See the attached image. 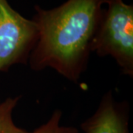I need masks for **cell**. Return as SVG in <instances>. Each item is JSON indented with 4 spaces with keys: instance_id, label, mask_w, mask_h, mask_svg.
Here are the masks:
<instances>
[{
    "instance_id": "1",
    "label": "cell",
    "mask_w": 133,
    "mask_h": 133,
    "mask_svg": "<svg viewBox=\"0 0 133 133\" xmlns=\"http://www.w3.org/2000/svg\"><path fill=\"white\" fill-rule=\"evenodd\" d=\"M108 0H67L51 10L36 7L38 38L28 64L35 71L51 68L78 82L90 59L91 43Z\"/></svg>"
},
{
    "instance_id": "2",
    "label": "cell",
    "mask_w": 133,
    "mask_h": 133,
    "mask_svg": "<svg viewBox=\"0 0 133 133\" xmlns=\"http://www.w3.org/2000/svg\"><path fill=\"white\" fill-rule=\"evenodd\" d=\"M91 43V51L110 56L123 73L133 77V6L123 0H108Z\"/></svg>"
},
{
    "instance_id": "3",
    "label": "cell",
    "mask_w": 133,
    "mask_h": 133,
    "mask_svg": "<svg viewBox=\"0 0 133 133\" xmlns=\"http://www.w3.org/2000/svg\"><path fill=\"white\" fill-rule=\"evenodd\" d=\"M37 38L36 22L0 0V73L16 64H28Z\"/></svg>"
},
{
    "instance_id": "4",
    "label": "cell",
    "mask_w": 133,
    "mask_h": 133,
    "mask_svg": "<svg viewBox=\"0 0 133 133\" xmlns=\"http://www.w3.org/2000/svg\"><path fill=\"white\" fill-rule=\"evenodd\" d=\"M84 133H129V107L115 99L112 91L100 101L95 113L81 124Z\"/></svg>"
},
{
    "instance_id": "5",
    "label": "cell",
    "mask_w": 133,
    "mask_h": 133,
    "mask_svg": "<svg viewBox=\"0 0 133 133\" xmlns=\"http://www.w3.org/2000/svg\"><path fill=\"white\" fill-rule=\"evenodd\" d=\"M20 98L21 95L8 97L0 102V133H30L17 127L13 120V111Z\"/></svg>"
},
{
    "instance_id": "6",
    "label": "cell",
    "mask_w": 133,
    "mask_h": 133,
    "mask_svg": "<svg viewBox=\"0 0 133 133\" xmlns=\"http://www.w3.org/2000/svg\"><path fill=\"white\" fill-rule=\"evenodd\" d=\"M62 116V111L56 109L46 123L30 133H78L76 127L61 125Z\"/></svg>"
}]
</instances>
